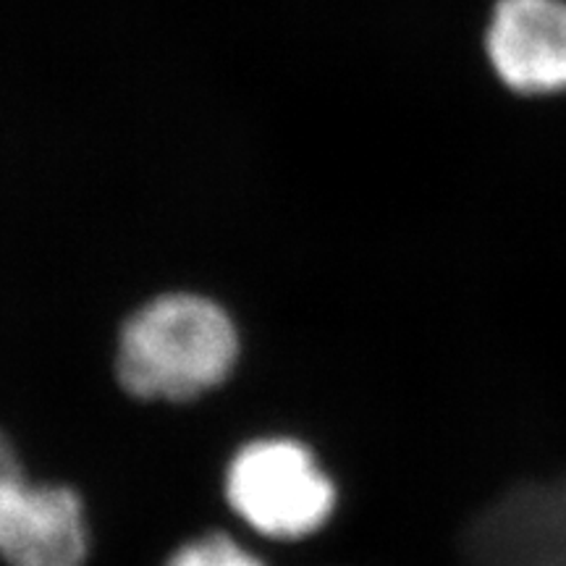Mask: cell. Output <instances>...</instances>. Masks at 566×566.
I'll return each mask as SVG.
<instances>
[{"label": "cell", "instance_id": "1", "mask_svg": "<svg viewBox=\"0 0 566 566\" xmlns=\"http://www.w3.org/2000/svg\"><path fill=\"white\" fill-rule=\"evenodd\" d=\"M242 354L237 321L200 292H166L122 323L118 386L139 401H195L231 378Z\"/></svg>", "mask_w": 566, "mask_h": 566}, {"label": "cell", "instance_id": "2", "mask_svg": "<svg viewBox=\"0 0 566 566\" xmlns=\"http://www.w3.org/2000/svg\"><path fill=\"white\" fill-rule=\"evenodd\" d=\"M223 499L258 535L294 543L328 527L338 485L313 446L294 436H258L226 462Z\"/></svg>", "mask_w": 566, "mask_h": 566}, {"label": "cell", "instance_id": "3", "mask_svg": "<svg viewBox=\"0 0 566 566\" xmlns=\"http://www.w3.org/2000/svg\"><path fill=\"white\" fill-rule=\"evenodd\" d=\"M84 499L63 483L27 475L17 446L0 430V562L6 566H87Z\"/></svg>", "mask_w": 566, "mask_h": 566}, {"label": "cell", "instance_id": "4", "mask_svg": "<svg viewBox=\"0 0 566 566\" xmlns=\"http://www.w3.org/2000/svg\"><path fill=\"white\" fill-rule=\"evenodd\" d=\"M485 51L509 90L566 92V0H495Z\"/></svg>", "mask_w": 566, "mask_h": 566}, {"label": "cell", "instance_id": "5", "mask_svg": "<svg viewBox=\"0 0 566 566\" xmlns=\"http://www.w3.org/2000/svg\"><path fill=\"white\" fill-rule=\"evenodd\" d=\"M163 566H268L229 533H205L181 543Z\"/></svg>", "mask_w": 566, "mask_h": 566}]
</instances>
